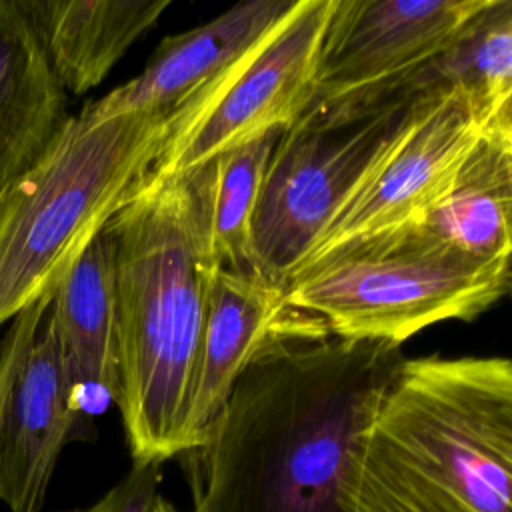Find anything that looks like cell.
<instances>
[{
	"mask_svg": "<svg viewBox=\"0 0 512 512\" xmlns=\"http://www.w3.org/2000/svg\"><path fill=\"white\" fill-rule=\"evenodd\" d=\"M402 360L390 342L276 322L204 442L178 456L190 512H346Z\"/></svg>",
	"mask_w": 512,
	"mask_h": 512,
	"instance_id": "obj_1",
	"label": "cell"
},
{
	"mask_svg": "<svg viewBox=\"0 0 512 512\" xmlns=\"http://www.w3.org/2000/svg\"><path fill=\"white\" fill-rule=\"evenodd\" d=\"M216 158L148 172L104 226L112 244L118 392L132 462L186 452V416L220 262L212 208Z\"/></svg>",
	"mask_w": 512,
	"mask_h": 512,
	"instance_id": "obj_2",
	"label": "cell"
},
{
	"mask_svg": "<svg viewBox=\"0 0 512 512\" xmlns=\"http://www.w3.org/2000/svg\"><path fill=\"white\" fill-rule=\"evenodd\" d=\"M346 512H512V360H402Z\"/></svg>",
	"mask_w": 512,
	"mask_h": 512,
	"instance_id": "obj_3",
	"label": "cell"
},
{
	"mask_svg": "<svg viewBox=\"0 0 512 512\" xmlns=\"http://www.w3.org/2000/svg\"><path fill=\"white\" fill-rule=\"evenodd\" d=\"M180 114L74 116L58 146L0 200V326L54 294L152 170Z\"/></svg>",
	"mask_w": 512,
	"mask_h": 512,
	"instance_id": "obj_4",
	"label": "cell"
},
{
	"mask_svg": "<svg viewBox=\"0 0 512 512\" xmlns=\"http://www.w3.org/2000/svg\"><path fill=\"white\" fill-rule=\"evenodd\" d=\"M512 282V260H482L416 222L344 244L296 270L280 322L400 346L426 326L470 320Z\"/></svg>",
	"mask_w": 512,
	"mask_h": 512,
	"instance_id": "obj_5",
	"label": "cell"
},
{
	"mask_svg": "<svg viewBox=\"0 0 512 512\" xmlns=\"http://www.w3.org/2000/svg\"><path fill=\"white\" fill-rule=\"evenodd\" d=\"M426 92L386 84L336 100L312 98L282 130L264 170L252 222L258 276L284 288Z\"/></svg>",
	"mask_w": 512,
	"mask_h": 512,
	"instance_id": "obj_6",
	"label": "cell"
},
{
	"mask_svg": "<svg viewBox=\"0 0 512 512\" xmlns=\"http://www.w3.org/2000/svg\"><path fill=\"white\" fill-rule=\"evenodd\" d=\"M336 0L294 8L184 108L152 174H176L272 130L312 100L322 38Z\"/></svg>",
	"mask_w": 512,
	"mask_h": 512,
	"instance_id": "obj_7",
	"label": "cell"
},
{
	"mask_svg": "<svg viewBox=\"0 0 512 512\" xmlns=\"http://www.w3.org/2000/svg\"><path fill=\"white\" fill-rule=\"evenodd\" d=\"M486 126L462 88L428 90L296 270L344 244L418 220L446 192Z\"/></svg>",
	"mask_w": 512,
	"mask_h": 512,
	"instance_id": "obj_8",
	"label": "cell"
},
{
	"mask_svg": "<svg viewBox=\"0 0 512 512\" xmlns=\"http://www.w3.org/2000/svg\"><path fill=\"white\" fill-rule=\"evenodd\" d=\"M488 0H336L328 20L314 100L392 84L446 52Z\"/></svg>",
	"mask_w": 512,
	"mask_h": 512,
	"instance_id": "obj_9",
	"label": "cell"
},
{
	"mask_svg": "<svg viewBox=\"0 0 512 512\" xmlns=\"http://www.w3.org/2000/svg\"><path fill=\"white\" fill-rule=\"evenodd\" d=\"M296 2L244 0L192 30L166 36L138 76L86 104L78 116L100 122L132 112L184 108L270 32Z\"/></svg>",
	"mask_w": 512,
	"mask_h": 512,
	"instance_id": "obj_10",
	"label": "cell"
},
{
	"mask_svg": "<svg viewBox=\"0 0 512 512\" xmlns=\"http://www.w3.org/2000/svg\"><path fill=\"white\" fill-rule=\"evenodd\" d=\"M78 418L50 324L42 322L6 398L0 424V500L10 512H40Z\"/></svg>",
	"mask_w": 512,
	"mask_h": 512,
	"instance_id": "obj_11",
	"label": "cell"
},
{
	"mask_svg": "<svg viewBox=\"0 0 512 512\" xmlns=\"http://www.w3.org/2000/svg\"><path fill=\"white\" fill-rule=\"evenodd\" d=\"M74 122L36 24L22 0H0V200Z\"/></svg>",
	"mask_w": 512,
	"mask_h": 512,
	"instance_id": "obj_12",
	"label": "cell"
},
{
	"mask_svg": "<svg viewBox=\"0 0 512 512\" xmlns=\"http://www.w3.org/2000/svg\"><path fill=\"white\" fill-rule=\"evenodd\" d=\"M78 418L116 404V304L112 244L104 230L86 246L52 294L46 312Z\"/></svg>",
	"mask_w": 512,
	"mask_h": 512,
	"instance_id": "obj_13",
	"label": "cell"
},
{
	"mask_svg": "<svg viewBox=\"0 0 512 512\" xmlns=\"http://www.w3.org/2000/svg\"><path fill=\"white\" fill-rule=\"evenodd\" d=\"M280 312V288L258 274L218 270L186 416V452L204 442L236 380L276 326Z\"/></svg>",
	"mask_w": 512,
	"mask_h": 512,
	"instance_id": "obj_14",
	"label": "cell"
},
{
	"mask_svg": "<svg viewBox=\"0 0 512 512\" xmlns=\"http://www.w3.org/2000/svg\"><path fill=\"white\" fill-rule=\"evenodd\" d=\"M68 94L98 86L172 0H22Z\"/></svg>",
	"mask_w": 512,
	"mask_h": 512,
	"instance_id": "obj_15",
	"label": "cell"
},
{
	"mask_svg": "<svg viewBox=\"0 0 512 512\" xmlns=\"http://www.w3.org/2000/svg\"><path fill=\"white\" fill-rule=\"evenodd\" d=\"M482 260H512V144L486 126L446 192L414 220Z\"/></svg>",
	"mask_w": 512,
	"mask_h": 512,
	"instance_id": "obj_16",
	"label": "cell"
},
{
	"mask_svg": "<svg viewBox=\"0 0 512 512\" xmlns=\"http://www.w3.org/2000/svg\"><path fill=\"white\" fill-rule=\"evenodd\" d=\"M392 84L462 88L490 124L512 94V0H488L452 46Z\"/></svg>",
	"mask_w": 512,
	"mask_h": 512,
	"instance_id": "obj_17",
	"label": "cell"
},
{
	"mask_svg": "<svg viewBox=\"0 0 512 512\" xmlns=\"http://www.w3.org/2000/svg\"><path fill=\"white\" fill-rule=\"evenodd\" d=\"M284 128H272L216 158L212 208L214 250L220 268L256 274L252 222L270 154Z\"/></svg>",
	"mask_w": 512,
	"mask_h": 512,
	"instance_id": "obj_18",
	"label": "cell"
},
{
	"mask_svg": "<svg viewBox=\"0 0 512 512\" xmlns=\"http://www.w3.org/2000/svg\"><path fill=\"white\" fill-rule=\"evenodd\" d=\"M160 482V462H132L130 470L94 504L72 512H152L160 496Z\"/></svg>",
	"mask_w": 512,
	"mask_h": 512,
	"instance_id": "obj_19",
	"label": "cell"
},
{
	"mask_svg": "<svg viewBox=\"0 0 512 512\" xmlns=\"http://www.w3.org/2000/svg\"><path fill=\"white\" fill-rule=\"evenodd\" d=\"M50 300H52V296H46V298L34 302L24 312H20L12 320L8 332L2 340V346H0V424H2L6 398L10 394V388H12L16 372H18V366H20L26 350L34 342V338H36V334H38V330H40V326L46 318V312L50 308Z\"/></svg>",
	"mask_w": 512,
	"mask_h": 512,
	"instance_id": "obj_20",
	"label": "cell"
},
{
	"mask_svg": "<svg viewBox=\"0 0 512 512\" xmlns=\"http://www.w3.org/2000/svg\"><path fill=\"white\" fill-rule=\"evenodd\" d=\"M152 512H182L180 508H176L168 498H164L162 494L156 498L154 506H152Z\"/></svg>",
	"mask_w": 512,
	"mask_h": 512,
	"instance_id": "obj_21",
	"label": "cell"
},
{
	"mask_svg": "<svg viewBox=\"0 0 512 512\" xmlns=\"http://www.w3.org/2000/svg\"><path fill=\"white\" fill-rule=\"evenodd\" d=\"M490 126H494L498 132H502L506 136V140L512 144V118H508V120H492Z\"/></svg>",
	"mask_w": 512,
	"mask_h": 512,
	"instance_id": "obj_22",
	"label": "cell"
},
{
	"mask_svg": "<svg viewBox=\"0 0 512 512\" xmlns=\"http://www.w3.org/2000/svg\"><path fill=\"white\" fill-rule=\"evenodd\" d=\"M508 118H512V94L506 98V102L500 106V110L496 112V116L492 120H508Z\"/></svg>",
	"mask_w": 512,
	"mask_h": 512,
	"instance_id": "obj_23",
	"label": "cell"
},
{
	"mask_svg": "<svg viewBox=\"0 0 512 512\" xmlns=\"http://www.w3.org/2000/svg\"><path fill=\"white\" fill-rule=\"evenodd\" d=\"M510 286H512V282H510Z\"/></svg>",
	"mask_w": 512,
	"mask_h": 512,
	"instance_id": "obj_24",
	"label": "cell"
}]
</instances>
